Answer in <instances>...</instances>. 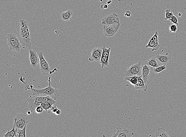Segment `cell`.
I'll use <instances>...</instances> for the list:
<instances>
[{"instance_id":"1","label":"cell","mask_w":186,"mask_h":137,"mask_svg":"<svg viewBox=\"0 0 186 137\" xmlns=\"http://www.w3.org/2000/svg\"><path fill=\"white\" fill-rule=\"evenodd\" d=\"M15 32L22 45L23 49L26 48L31 49L32 44L29 26L26 20H20L16 23Z\"/></svg>"},{"instance_id":"2","label":"cell","mask_w":186,"mask_h":137,"mask_svg":"<svg viewBox=\"0 0 186 137\" xmlns=\"http://www.w3.org/2000/svg\"><path fill=\"white\" fill-rule=\"evenodd\" d=\"M48 82L49 83L48 86L46 88L37 89L33 88L31 85L30 86L26 85L25 89L26 90L28 89L31 90L32 95L33 96H49L55 100H58L60 97V94L57 89L54 88L52 86L50 76L48 78Z\"/></svg>"},{"instance_id":"3","label":"cell","mask_w":186,"mask_h":137,"mask_svg":"<svg viewBox=\"0 0 186 137\" xmlns=\"http://www.w3.org/2000/svg\"><path fill=\"white\" fill-rule=\"evenodd\" d=\"M6 37L8 40L7 44L9 47L10 50L19 52L21 48H23L16 34H8Z\"/></svg>"},{"instance_id":"4","label":"cell","mask_w":186,"mask_h":137,"mask_svg":"<svg viewBox=\"0 0 186 137\" xmlns=\"http://www.w3.org/2000/svg\"><path fill=\"white\" fill-rule=\"evenodd\" d=\"M28 107L31 112L35 111L38 107L40 106L43 102H44L43 96H30L27 99Z\"/></svg>"},{"instance_id":"5","label":"cell","mask_w":186,"mask_h":137,"mask_svg":"<svg viewBox=\"0 0 186 137\" xmlns=\"http://www.w3.org/2000/svg\"><path fill=\"white\" fill-rule=\"evenodd\" d=\"M142 62L138 61L128 68L125 72L124 75L126 76H139L142 75Z\"/></svg>"},{"instance_id":"6","label":"cell","mask_w":186,"mask_h":137,"mask_svg":"<svg viewBox=\"0 0 186 137\" xmlns=\"http://www.w3.org/2000/svg\"><path fill=\"white\" fill-rule=\"evenodd\" d=\"M27 114L18 113L17 114L14 119V123L16 128L18 129H22L29 122V118Z\"/></svg>"},{"instance_id":"7","label":"cell","mask_w":186,"mask_h":137,"mask_svg":"<svg viewBox=\"0 0 186 137\" xmlns=\"http://www.w3.org/2000/svg\"><path fill=\"white\" fill-rule=\"evenodd\" d=\"M102 23L103 25H106L119 24L120 23V20L117 14L115 13H111L102 18Z\"/></svg>"},{"instance_id":"8","label":"cell","mask_w":186,"mask_h":137,"mask_svg":"<svg viewBox=\"0 0 186 137\" xmlns=\"http://www.w3.org/2000/svg\"><path fill=\"white\" fill-rule=\"evenodd\" d=\"M120 24L111 25H104L103 32L106 37H112L115 35L119 30Z\"/></svg>"},{"instance_id":"9","label":"cell","mask_w":186,"mask_h":137,"mask_svg":"<svg viewBox=\"0 0 186 137\" xmlns=\"http://www.w3.org/2000/svg\"><path fill=\"white\" fill-rule=\"evenodd\" d=\"M103 48H96L92 49L91 57L89 58L90 61L100 62L102 57Z\"/></svg>"},{"instance_id":"10","label":"cell","mask_w":186,"mask_h":137,"mask_svg":"<svg viewBox=\"0 0 186 137\" xmlns=\"http://www.w3.org/2000/svg\"><path fill=\"white\" fill-rule=\"evenodd\" d=\"M30 54V60L31 63V66L33 68H36L38 64L40 63V59L37 51L34 49H29Z\"/></svg>"},{"instance_id":"11","label":"cell","mask_w":186,"mask_h":137,"mask_svg":"<svg viewBox=\"0 0 186 137\" xmlns=\"http://www.w3.org/2000/svg\"><path fill=\"white\" fill-rule=\"evenodd\" d=\"M155 57L160 66L166 65L171 63V56L168 53L164 54L155 55Z\"/></svg>"},{"instance_id":"12","label":"cell","mask_w":186,"mask_h":137,"mask_svg":"<svg viewBox=\"0 0 186 137\" xmlns=\"http://www.w3.org/2000/svg\"><path fill=\"white\" fill-rule=\"evenodd\" d=\"M116 132L111 136L112 137H131L133 136L134 133L123 128H116Z\"/></svg>"},{"instance_id":"13","label":"cell","mask_w":186,"mask_h":137,"mask_svg":"<svg viewBox=\"0 0 186 137\" xmlns=\"http://www.w3.org/2000/svg\"><path fill=\"white\" fill-rule=\"evenodd\" d=\"M134 86H135V90L137 91L138 92L141 91H146L148 89L147 85H146L142 78V75L138 76V83L134 85Z\"/></svg>"},{"instance_id":"14","label":"cell","mask_w":186,"mask_h":137,"mask_svg":"<svg viewBox=\"0 0 186 137\" xmlns=\"http://www.w3.org/2000/svg\"><path fill=\"white\" fill-rule=\"evenodd\" d=\"M151 70L149 67L147 65H144L142 67V78L145 84L148 81L149 79L150 72Z\"/></svg>"},{"instance_id":"15","label":"cell","mask_w":186,"mask_h":137,"mask_svg":"<svg viewBox=\"0 0 186 137\" xmlns=\"http://www.w3.org/2000/svg\"><path fill=\"white\" fill-rule=\"evenodd\" d=\"M145 62H146V65H147L150 67L156 68V67H159L160 66L155 56L150 58L148 60H146Z\"/></svg>"},{"instance_id":"16","label":"cell","mask_w":186,"mask_h":137,"mask_svg":"<svg viewBox=\"0 0 186 137\" xmlns=\"http://www.w3.org/2000/svg\"><path fill=\"white\" fill-rule=\"evenodd\" d=\"M73 12L70 10H68L61 13L60 17L64 21H68L72 18Z\"/></svg>"},{"instance_id":"17","label":"cell","mask_w":186,"mask_h":137,"mask_svg":"<svg viewBox=\"0 0 186 137\" xmlns=\"http://www.w3.org/2000/svg\"><path fill=\"white\" fill-rule=\"evenodd\" d=\"M146 48H152V51H156L159 49L160 47V44H156L154 41H153V39L151 38V39L148 41V43L146 45Z\"/></svg>"},{"instance_id":"18","label":"cell","mask_w":186,"mask_h":137,"mask_svg":"<svg viewBox=\"0 0 186 137\" xmlns=\"http://www.w3.org/2000/svg\"><path fill=\"white\" fill-rule=\"evenodd\" d=\"M40 69L42 72L45 75H48L50 73L49 64L47 62L40 65Z\"/></svg>"},{"instance_id":"19","label":"cell","mask_w":186,"mask_h":137,"mask_svg":"<svg viewBox=\"0 0 186 137\" xmlns=\"http://www.w3.org/2000/svg\"><path fill=\"white\" fill-rule=\"evenodd\" d=\"M4 137H18L17 129L16 128L15 124H13V129L11 131H8L4 135Z\"/></svg>"},{"instance_id":"20","label":"cell","mask_w":186,"mask_h":137,"mask_svg":"<svg viewBox=\"0 0 186 137\" xmlns=\"http://www.w3.org/2000/svg\"><path fill=\"white\" fill-rule=\"evenodd\" d=\"M155 137H170L168 133L164 129L162 128H159L158 132L155 133Z\"/></svg>"},{"instance_id":"21","label":"cell","mask_w":186,"mask_h":137,"mask_svg":"<svg viewBox=\"0 0 186 137\" xmlns=\"http://www.w3.org/2000/svg\"><path fill=\"white\" fill-rule=\"evenodd\" d=\"M150 68L151 70L152 71L154 74H158L166 69L167 67L165 65H163L160 66L159 67L156 68L150 67Z\"/></svg>"},{"instance_id":"22","label":"cell","mask_w":186,"mask_h":137,"mask_svg":"<svg viewBox=\"0 0 186 137\" xmlns=\"http://www.w3.org/2000/svg\"><path fill=\"white\" fill-rule=\"evenodd\" d=\"M54 104H55V103H51V102H43L41 105H40V106L43 107V108L45 111H47L51 109V107H52L53 105Z\"/></svg>"},{"instance_id":"23","label":"cell","mask_w":186,"mask_h":137,"mask_svg":"<svg viewBox=\"0 0 186 137\" xmlns=\"http://www.w3.org/2000/svg\"><path fill=\"white\" fill-rule=\"evenodd\" d=\"M125 80L128 81L132 85H135L138 83V76H126Z\"/></svg>"},{"instance_id":"24","label":"cell","mask_w":186,"mask_h":137,"mask_svg":"<svg viewBox=\"0 0 186 137\" xmlns=\"http://www.w3.org/2000/svg\"><path fill=\"white\" fill-rule=\"evenodd\" d=\"M109 58L105 57H102L101 60L99 62L102 65V68L104 67H108L109 66Z\"/></svg>"},{"instance_id":"25","label":"cell","mask_w":186,"mask_h":137,"mask_svg":"<svg viewBox=\"0 0 186 137\" xmlns=\"http://www.w3.org/2000/svg\"><path fill=\"white\" fill-rule=\"evenodd\" d=\"M27 124L22 129H17V135L18 137H26V129Z\"/></svg>"},{"instance_id":"26","label":"cell","mask_w":186,"mask_h":137,"mask_svg":"<svg viewBox=\"0 0 186 137\" xmlns=\"http://www.w3.org/2000/svg\"><path fill=\"white\" fill-rule=\"evenodd\" d=\"M165 18L164 20H171L172 17L174 15L173 13L172 12H171V10L170 9H167L165 10Z\"/></svg>"},{"instance_id":"27","label":"cell","mask_w":186,"mask_h":137,"mask_svg":"<svg viewBox=\"0 0 186 137\" xmlns=\"http://www.w3.org/2000/svg\"><path fill=\"white\" fill-rule=\"evenodd\" d=\"M103 51H102V57H109L110 56L111 48H107L105 46H104L103 47Z\"/></svg>"},{"instance_id":"28","label":"cell","mask_w":186,"mask_h":137,"mask_svg":"<svg viewBox=\"0 0 186 137\" xmlns=\"http://www.w3.org/2000/svg\"><path fill=\"white\" fill-rule=\"evenodd\" d=\"M38 56H39V59H40V65L41 64L44 63L46 62L45 59L44 57L42 51H40L39 53H38Z\"/></svg>"},{"instance_id":"29","label":"cell","mask_w":186,"mask_h":137,"mask_svg":"<svg viewBox=\"0 0 186 137\" xmlns=\"http://www.w3.org/2000/svg\"><path fill=\"white\" fill-rule=\"evenodd\" d=\"M159 34L158 32L157 31H155V34L152 37V39H153L154 42L156 44H159L158 40V37Z\"/></svg>"},{"instance_id":"30","label":"cell","mask_w":186,"mask_h":137,"mask_svg":"<svg viewBox=\"0 0 186 137\" xmlns=\"http://www.w3.org/2000/svg\"><path fill=\"white\" fill-rule=\"evenodd\" d=\"M169 28H170V32H173V33H175L177 30V27L175 24H173L170 26Z\"/></svg>"},{"instance_id":"31","label":"cell","mask_w":186,"mask_h":137,"mask_svg":"<svg viewBox=\"0 0 186 137\" xmlns=\"http://www.w3.org/2000/svg\"><path fill=\"white\" fill-rule=\"evenodd\" d=\"M170 21H171V22H172V23H173L174 24L177 25H179V23H178V19L174 15H173V16L172 17V18H171Z\"/></svg>"},{"instance_id":"32","label":"cell","mask_w":186,"mask_h":137,"mask_svg":"<svg viewBox=\"0 0 186 137\" xmlns=\"http://www.w3.org/2000/svg\"><path fill=\"white\" fill-rule=\"evenodd\" d=\"M43 110V107L40 105V106H38L36 108L35 112H36L38 114H40V113H41Z\"/></svg>"},{"instance_id":"33","label":"cell","mask_w":186,"mask_h":137,"mask_svg":"<svg viewBox=\"0 0 186 137\" xmlns=\"http://www.w3.org/2000/svg\"><path fill=\"white\" fill-rule=\"evenodd\" d=\"M58 110V109L57 107H56V105H54V106H52V107H51V109L50 110H51V112H53V113H55Z\"/></svg>"},{"instance_id":"34","label":"cell","mask_w":186,"mask_h":137,"mask_svg":"<svg viewBox=\"0 0 186 137\" xmlns=\"http://www.w3.org/2000/svg\"><path fill=\"white\" fill-rule=\"evenodd\" d=\"M124 15L128 18L130 17L131 15V12L130 11H127L125 13Z\"/></svg>"},{"instance_id":"35","label":"cell","mask_w":186,"mask_h":137,"mask_svg":"<svg viewBox=\"0 0 186 137\" xmlns=\"http://www.w3.org/2000/svg\"><path fill=\"white\" fill-rule=\"evenodd\" d=\"M101 8L102 9H106L108 8V5L106 4H102L101 5Z\"/></svg>"},{"instance_id":"36","label":"cell","mask_w":186,"mask_h":137,"mask_svg":"<svg viewBox=\"0 0 186 137\" xmlns=\"http://www.w3.org/2000/svg\"><path fill=\"white\" fill-rule=\"evenodd\" d=\"M61 111L60 110L58 109L55 113L56 115H59L61 114Z\"/></svg>"},{"instance_id":"37","label":"cell","mask_w":186,"mask_h":137,"mask_svg":"<svg viewBox=\"0 0 186 137\" xmlns=\"http://www.w3.org/2000/svg\"><path fill=\"white\" fill-rule=\"evenodd\" d=\"M111 2H112V0H109V1H107V4H110V3H111Z\"/></svg>"},{"instance_id":"38","label":"cell","mask_w":186,"mask_h":137,"mask_svg":"<svg viewBox=\"0 0 186 137\" xmlns=\"http://www.w3.org/2000/svg\"><path fill=\"white\" fill-rule=\"evenodd\" d=\"M31 111H28V112H27V114L28 115H29L31 114Z\"/></svg>"},{"instance_id":"39","label":"cell","mask_w":186,"mask_h":137,"mask_svg":"<svg viewBox=\"0 0 186 137\" xmlns=\"http://www.w3.org/2000/svg\"><path fill=\"white\" fill-rule=\"evenodd\" d=\"M178 15H179V16L181 17V13H178Z\"/></svg>"}]
</instances>
